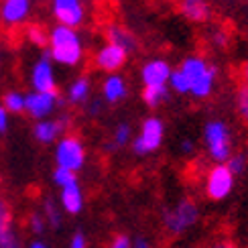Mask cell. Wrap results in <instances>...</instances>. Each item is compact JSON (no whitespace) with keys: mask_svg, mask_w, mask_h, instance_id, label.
<instances>
[{"mask_svg":"<svg viewBox=\"0 0 248 248\" xmlns=\"http://www.w3.org/2000/svg\"><path fill=\"white\" fill-rule=\"evenodd\" d=\"M47 45H49L47 53L53 59V63L76 67L84 59V43H81V37L74 27H65V25L53 27L49 33Z\"/></svg>","mask_w":248,"mask_h":248,"instance_id":"obj_1","label":"cell"},{"mask_svg":"<svg viewBox=\"0 0 248 248\" xmlns=\"http://www.w3.org/2000/svg\"><path fill=\"white\" fill-rule=\"evenodd\" d=\"M203 140L212 161L226 163L232 155V132L224 120H210L203 126Z\"/></svg>","mask_w":248,"mask_h":248,"instance_id":"obj_2","label":"cell"},{"mask_svg":"<svg viewBox=\"0 0 248 248\" xmlns=\"http://www.w3.org/2000/svg\"><path fill=\"white\" fill-rule=\"evenodd\" d=\"M200 220V210L191 200H181L179 203H175L173 208L163 210V226L165 230L179 236L183 232H187L193 228Z\"/></svg>","mask_w":248,"mask_h":248,"instance_id":"obj_3","label":"cell"},{"mask_svg":"<svg viewBox=\"0 0 248 248\" xmlns=\"http://www.w3.org/2000/svg\"><path fill=\"white\" fill-rule=\"evenodd\" d=\"M163 139H165V124H163V120L157 118V116H149L147 120L142 122L140 134L137 139H132L130 144H132L134 155H139V157H147V155L155 153L161 147Z\"/></svg>","mask_w":248,"mask_h":248,"instance_id":"obj_4","label":"cell"},{"mask_svg":"<svg viewBox=\"0 0 248 248\" xmlns=\"http://www.w3.org/2000/svg\"><path fill=\"white\" fill-rule=\"evenodd\" d=\"M55 163L57 167H65L69 171H79L86 163V149L84 142L78 137H63L57 140L55 147Z\"/></svg>","mask_w":248,"mask_h":248,"instance_id":"obj_5","label":"cell"},{"mask_svg":"<svg viewBox=\"0 0 248 248\" xmlns=\"http://www.w3.org/2000/svg\"><path fill=\"white\" fill-rule=\"evenodd\" d=\"M232 189H234L232 171L224 163H218L216 167H212V171L208 173V179H205V191H208L210 200L222 202L232 193Z\"/></svg>","mask_w":248,"mask_h":248,"instance_id":"obj_6","label":"cell"},{"mask_svg":"<svg viewBox=\"0 0 248 248\" xmlns=\"http://www.w3.org/2000/svg\"><path fill=\"white\" fill-rule=\"evenodd\" d=\"M59 104H61V100L57 96V92H35L33 90L31 94L25 96V112L35 120L49 118Z\"/></svg>","mask_w":248,"mask_h":248,"instance_id":"obj_7","label":"cell"},{"mask_svg":"<svg viewBox=\"0 0 248 248\" xmlns=\"http://www.w3.org/2000/svg\"><path fill=\"white\" fill-rule=\"evenodd\" d=\"M31 86L35 92H57V79L53 69V59L49 53L41 55L31 69Z\"/></svg>","mask_w":248,"mask_h":248,"instance_id":"obj_8","label":"cell"},{"mask_svg":"<svg viewBox=\"0 0 248 248\" xmlns=\"http://www.w3.org/2000/svg\"><path fill=\"white\" fill-rule=\"evenodd\" d=\"M51 10H53V16L57 18L59 25L74 27V29L84 23V16H86L81 0H53Z\"/></svg>","mask_w":248,"mask_h":248,"instance_id":"obj_9","label":"cell"},{"mask_svg":"<svg viewBox=\"0 0 248 248\" xmlns=\"http://www.w3.org/2000/svg\"><path fill=\"white\" fill-rule=\"evenodd\" d=\"M126 57H128V53L122 47H118L114 43H106L96 51L94 61H96L98 69L108 71V74H114V71H118L124 63H126Z\"/></svg>","mask_w":248,"mask_h":248,"instance_id":"obj_10","label":"cell"},{"mask_svg":"<svg viewBox=\"0 0 248 248\" xmlns=\"http://www.w3.org/2000/svg\"><path fill=\"white\" fill-rule=\"evenodd\" d=\"M0 248H23L20 236L13 228V214L4 200H0Z\"/></svg>","mask_w":248,"mask_h":248,"instance_id":"obj_11","label":"cell"},{"mask_svg":"<svg viewBox=\"0 0 248 248\" xmlns=\"http://www.w3.org/2000/svg\"><path fill=\"white\" fill-rule=\"evenodd\" d=\"M67 126V118H43V120H37L35 124V128H33V137L41 142V144H51V142H55L59 137H61V132L65 130Z\"/></svg>","mask_w":248,"mask_h":248,"instance_id":"obj_12","label":"cell"},{"mask_svg":"<svg viewBox=\"0 0 248 248\" xmlns=\"http://www.w3.org/2000/svg\"><path fill=\"white\" fill-rule=\"evenodd\" d=\"M171 65L165 59H151L140 69V79L144 86H163L167 84Z\"/></svg>","mask_w":248,"mask_h":248,"instance_id":"obj_13","label":"cell"},{"mask_svg":"<svg viewBox=\"0 0 248 248\" xmlns=\"http://www.w3.org/2000/svg\"><path fill=\"white\" fill-rule=\"evenodd\" d=\"M59 200H61V208L71 216H76V214H79L81 210H84V191H81L78 179L61 187Z\"/></svg>","mask_w":248,"mask_h":248,"instance_id":"obj_14","label":"cell"},{"mask_svg":"<svg viewBox=\"0 0 248 248\" xmlns=\"http://www.w3.org/2000/svg\"><path fill=\"white\" fill-rule=\"evenodd\" d=\"M31 13V0H4L0 6V16L6 25H18L27 20Z\"/></svg>","mask_w":248,"mask_h":248,"instance_id":"obj_15","label":"cell"},{"mask_svg":"<svg viewBox=\"0 0 248 248\" xmlns=\"http://www.w3.org/2000/svg\"><path fill=\"white\" fill-rule=\"evenodd\" d=\"M102 96L108 104H118L124 98L128 96V86H126V79L118 74H110L104 84H102Z\"/></svg>","mask_w":248,"mask_h":248,"instance_id":"obj_16","label":"cell"},{"mask_svg":"<svg viewBox=\"0 0 248 248\" xmlns=\"http://www.w3.org/2000/svg\"><path fill=\"white\" fill-rule=\"evenodd\" d=\"M179 10L185 18L193 20V23H205L212 16V8L208 0H181Z\"/></svg>","mask_w":248,"mask_h":248,"instance_id":"obj_17","label":"cell"},{"mask_svg":"<svg viewBox=\"0 0 248 248\" xmlns=\"http://www.w3.org/2000/svg\"><path fill=\"white\" fill-rule=\"evenodd\" d=\"M210 65L212 63H208L203 57H198V55H191V57H187V59H183V63H181V71H183V76L187 78V81H189V88H191V84H195L205 71L210 69Z\"/></svg>","mask_w":248,"mask_h":248,"instance_id":"obj_18","label":"cell"},{"mask_svg":"<svg viewBox=\"0 0 248 248\" xmlns=\"http://www.w3.org/2000/svg\"><path fill=\"white\" fill-rule=\"evenodd\" d=\"M216 76H218V67H214L210 65V69L205 71V74L195 81V84H191L189 88V94L195 96L198 100H203V98H208L212 92H214V86H216Z\"/></svg>","mask_w":248,"mask_h":248,"instance_id":"obj_19","label":"cell"},{"mask_svg":"<svg viewBox=\"0 0 248 248\" xmlns=\"http://www.w3.org/2000/svg\"><path fill=\"white\" fill-rule=\"evenodd\" d=\"M106 37H108V43H114V45L122 47L126 53H130V51L137 47V39H134V35L130 33V31L124 29V27H120V25L108 27Z\"/></svg>","mask_w":248,"mask_h":248,"instance_id":"obj_20","label":"cell"},{"mask_svg":"<svg viewBox=\"0 0 248 248\" xmlns=\"http://www.w3.org/2000/svg\"><path fill=\"white\" fill-rule=\"evenodd\" d=\"M90 94H92V81H90V78L81 76V78L74 79V84L69 86V90H67V102H69V104H76V106L78 104H86Z\"/></svg>","mask_w":248,"mask_h":248,"instance_id":"obj_21","label":"cell"},{"mask_svg":"<svg viewBox=\"0 0 248 248\" xmlns=\"http://www.w3.org/2000/svg\"><path fill=\"white\" fill-rule=\"evenodd\" d=\"M142 100L149 108H159L169 100V86H144L142 90Z\"/></svg>","mask_w":248,"mask_h":248,"instance_id":"obj_22","label":"cell"},{"mask_svg":"<svg viewBox=\"0 0 248 248\" xmlns=\"http://www.w3.org/2000/svg\"><path fill=\"white\" fill-rule=\"evenodd\" d=\"M130 140H132V126L128 122H120L114 130V139L108 144V151H116V149L126 147V144H130Z\"/></svg>","mask_w":248,"mask_h":248,"instance_id":"obj_23","label":"cell"},{"mask_svg":"<svg viewBox=\"0 0 248 248\" xmlns=\"http://www.w3.org/2000/svg\"><path fill=\"white\" fill-rule=\"evenodd\" d=\"M2 106L8 114H20V112H25V94H20L16 90L8 92L2 98Z\"/></svg>","mask_w":248,"mask_h":248,"instance_id":"obj_24","label":"cell"},{"mask_svg":"<svg viewBox=\"0 0 248 248\" xmlns=\"http://www.w3.org/2000/svg\"><path fill=\"white\" fill-rule=\"evenodd\" d=\"M167 81H169V90L177 92V94H189V81L183 76L181 69H171Z\"/></svg>","mask_w":248,"mask_h":248,"instance_id":"obj_25","label":"cell"},{"mask_svg":"<svg viewBox=\"0 0 248 248\" xmlns=\"http://www.w3.org/2000/svg\"><path fill=\"white\" fill-rule=\"evenodd\" d=\"M43 212H45L43 218H45V222L51 226V228H59V226H61V212L57 208V203L53 200H45Z\"/></svg>","mask_w":248,"mask_h":248,"instance_id":"obj_26","label":"cell"},{"mask_svg":"<svg viewBox=\"0 0 248 248\" xmlns=\"http://www.w3.org/2000/svg\"><path fill=\"white\" fill-rule=\"evenodd\" d=\"M246 163H248V161H246V155H242V153H232L230 159L226 161L224 165L232 171V175L236 177V175H242V173L246 171Z\"/></svg>","mask_w":248,"mask_h":248,"instance_id":"obj_27","label":"cell"},{"mask_svg":"<svg viewBox=\"0 0 248 248\" xmlns=\"http://www.w3.org/2000/svg\"><path fill=\"white\" fill-rule=\"evenodd\" d=\"M76 179H78V177H76V171H69V169H65V167H57V169L53 171V183L59 185V187H63V185L76 181Z\"/></svg>","mask_w":248,"mask_h":248,"instance_id":"obj_28","label":"cell"},{"mask_svg":"<svg viewBox=\"0 0 248 248\" xmlns=\"http://www.w3.org/2000/svg\"><path fill=\"white\" fill-rule=\"evenodd\" d=\"M27 33H29V39H31V43L33 45H37V47H45L47 45L49 35L41 27H29Z\"/></svg>","mask_w":248,"mask_h":248,"instance_id":"obj_29","label":"cell"},{"mask_svg":"<svg viewBox=\"0 0 248 248\" xmlns=\"http://www.w3.org/2000/svg\"><path fill=\"white\" fill-rule=\"evenodd\" d=\"M236 100H238V114L248 122V86L246 84L238 90V96H236Z\"/></svg>","mask_w":248,"mask_h":248,"instance_id":"obj_30","label":"cell"},{"mask_svg":"<svg viewBox=\"0 0 248 248\" xmlns=\"http://www.w3.org/2000/svg\"><path fill=\"white\" fill-rule=\"evenodd\" d=\"M29 226H31V230H33L35 234H41V232H43V230H45V226H47V222H45V218H43V214H39V212L31 214Z\"/></svg>","mask_w":248,"mask_h":248,"instance_id":"obj_31","label":"cell"},{"mask_svg":"<svg viewBox=\"0 0 248 248\" xmlns=\"http://www.w3.org/2000/svg\"><path fill=\"white\" fill-rule=\"evenodd\" d=\"M69 248H88V238L84 232H76L69 240Z\"/></svg>","mask_w":248,"mask_h":248,"instance_id":"obj_32","label":"cell"},{"mask_svg":"<svg viewBox=\"0 0 248 248\" xmlns=\"http://www.w3.org/2000/svg\"><path fill=\"white\" fill-rule=\"evenodd\" d=\"M110 248H132V240L128 238L126 234H118L114 240H112Z\"/></svg>","mask_w":248,"mask_h":248,"instance_id":"obj_33","label":"cell"},{"mask_svg":"<svg viewBox=\"0 0 248 248\" xmlns=\"http://www.w3.org/2000/svg\"><path fill=\"white\" fill-rule=\"evenodd\" d=\"M102 106H104V100H90V104H88L90 116H98L102 112Z\"/></svg>","mask_w":248,"mask_h":248,"instance_id":"obj_34","label":"cell"},{"mask_svg":"<svg viewBox=\"0 0 248 248\" xmlns=\"http://www.w3.org/2000/svg\"><path fill=\"white\" fill-rule=\"evenodd\" d=\"M8 112L4 110V106H0V134H4L8 130Z\"/></svg>","mask_w":248,"mask_h":248,"instance_id":"obj_35","label":"cell"},{"mask_svg":"<svg viewBox=\"0 0 248 248\" xmlns=\"http://www.w3.org/2000/svg\"><path fill=\"white\" fill-rule=\"evenodd\" d=\"M214 43L220 45V47H226V43H228V37H226L224 31H216V33H214Z\"/></svg>","mask_w":248,"mask_h":248,"instance_id":"obj_36","label":"cell"},{"mask_svg":"<svg viewBox=\"0 0 248 248\" xmlns=\"http://www.w3.org/2000/svg\"><path fill=\"white\" fill-rule=\"evenodd\" d=\"M193 149H195V142H193L191 139H185V140H181V153L189 155V153H193Z\"/></svg>","mask_w":248,"mask_h":248,"instance_id":"obj_37","label":"cell"},{"mask_svg":"<svg viewBox=\"0 0 248 248\" xmlns=\"http://www.w3.org/2000/svg\"><path fill=\"white\" fill-rule=\"evenodd\" d=\"M132 248H151L149 240H144V238H137L132 242Z\"/></svg>","mask_w":248,"mask_h":248,"instance_id":"obj_38","label":"cell"},{"mask_svg":"<svg viewBox=\"0 0 248 248\" xmlns=\"http://www.w3.org/2000/svg\"><path fill=\"white\" fill-rule=\"evenodd\" d=\"M212 248H234L232 242H218V244H214Z\"/></svg>","mask_w":248,"mask_h":248,"instance_id":"obj_39","label":"cell"},{"mask_svg":"<svg viewBox=\"0 0 248 248\" xmlns=\"http://www.w3.org/2000/svg\"><path fill=\"white\" fill-rule=\"evenodd\" d=\"M29 248H47V244H45V242H41V240H35V242H31Z\"/></svg>","mask_w":248,"mask_h":248,"instance_id":"obj_40","label":"cell"},{"mask_svg":"<svg viewBox=\"0 0 248 248\" xmlns=\"http://www.w3.org/2000/svg\"><path fill=\"white\" fill-rule=\"evenodd\" d=\"M242 74H244V81H246V86H248V61L244 63V69H242Z\"/></svg>","mask_w":248,"mask_h":248,"instance_id":"obj_41","label":"cell"}]
</instances>
